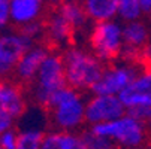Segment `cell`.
<instances>
[{
    "instance_id": "1",
    "label": "cell",
    "mask_w": 151,
    "mask_h": 149,
    "mask_svg": "<svg viewBox=\"0 0 151 149\" xmlns=\"http://www.w3.org/2000/svg\"><path fill=\"white\" fill-rule=\"evenodd\" d=\"M68 87L76 91H91L103 75L105 64L91 52L79 46H69L63 54Z\"/></svg>"
},
{
    "instance_id": "2",
    "label": "cell",
    "mask_w": 151,
    "mask_h": 149,
    "mask_svg": "<svg viewBox=\"0 0 151 149\" xmlns=\"http://www.w3.org/2000/svg\"><path fill=\"white\" fill-rule=\"evenodd\" d=\"M85 108H87V98L84 97V94L66 87L54 97L47 111L54 130L78 133L81 127L87 124Z\"/></svg>"
},
{
    "instance_id": "3",
    "label": "cell",
    "mask_w": 151,
    "mask_h": 149,
    "mask_svg": "<svg viewBox=\"0 0 151 149\" xmlns=\"http://www.w3.org/2000/svg\"><path fill=\"white\" fill-rule=\"evenodd\" d=\"M68 87L63 55L50 52L32 83V97L36 104L48 109L54 97Z\"/></svg>"
},
{
    "instance_id": "4",
    "label": "cell",
    "mask_w": 151,
    "mask_h": 149,
    "mask_svg": "<svg viewBox=\"0 0 151 149\" xmlns=\"http://www.w3.org/2000/svg\"><path fill=\"white\" fill-rule=\"evenodd\" d=\"M90 51L103 63H112L121 57L124 49L123 24L117 19L93 24L88 34Z\"/></svg>"
},
{
    "instance_id": "5",
    "label": "cell",
    "mask_w": 151,
    "mask_h": 149,
    "mask_svg": "<svg viewBox=\"0 0 151 149\" xmlns=\"http://www.w3.org/2000/svg\"><path fill=\"white\" fill-rule=\"evenodd\" d=\"M88 128L99 136L108 137L123 149L139 148L147 139V125H144L139 119L129 113L115 121L93 125Z\"/></svg>"
},
{
    "instance_id": "6",
    "label": "cell",
    "mask_w": 151,
    "mask_h": 149,
    "mask_svg": "<svg viewBox=\"0 0 151 149\" xmlns=\"http://www.w3.org/2000/svg\"><path fill=\"white\" fill-rule=\"evenodd\" d=\"M142 69L138 67L135 63L129 61H117L111 66H106L102 78L90 91L91 94L102 96H118L133 82V79L139 75Z\"/></svg>"
},
{
    "instance_id": "7",
    "label": "cell",
    "mask_w": 151,
    "mask_h": 149,
    "mask_svg": "<svg viewBox=\"0 0 151 149\" xmlns=\"http://www.w3.org/2000/svg\"><path fill=\"white\" fill-rule=\"evenodd\" d=\"M33 45L36 43H33L19 30L0 34V79L5 81L15 73L21 57Z\"/></svg>"
},
{
    "instance_id": "8",
    "label": "cell",
    "mask_w": 151,
    "mask_h": 149,
    "mask_svg": "<svg viewBox=\"0 0 151 149\" xmlns=\"http://www.w3.org/2000/svg\"><path fill=\"white\" fill-rule=\"evenodd\" d=\"M127 113L126 106L118 96L91 94L87 98L85 108V122L90 127L115 121Z\"/></svg>"
},
{
    "instance_id": "9",
    "label": "cell",
    "mask_w": 151,
    "mask_h": 149,
    "mask_svg": "<svg viewBox=\"0 0 151 149\" xmlns=\"http://www.w3.org/2000/svg\"><path fill=\"white\" fill-rule=\"evenodd\" d=\"M127 111L151 108V69H142L133 82L120 94Z\"/></svg>"
},
{
    "instance_id": "10",
    "label": "cell",
    "mask_w": 151,
    "mask_h": 149,
    "mask_svg": "<svg viewBox=\"0 0 151 149\" xmlns=\"http://www.w3.org/2000/svg\"><path fill=\"white\" fill-rule=\"evenodd\" d=\"M50 49L45 45H33L23 57H21L19 63L17 64L15 69V79L21 83H33L36 79L39 69L42 66V63L45 61V58L50 55Z\"/></svg>"
},
{
    "instance_id": "11",
    "label": "cell",
    "mask_w": 151,
    "mask_h": 149,
    "mask_svg": "<svg viewBox=\"0 0 151 149\" xmlns=\"http://www.w3.org/2000/svg\"><path fill=\"white\" fill-rule=\"evenodd\" d=\"M12 26L23 29L32 23L40 21L45 12V0H9Z\"/></svg>"
},
{
    "instance_id": "12",
    "label": "cell",
    "mask_w": 151,
    "mask_h": 149,
    "mask_svg": "<svg viewBox=\"0 0 151 149\" xmlns=\"http://www.w3.org/2000/svg\"><path fill=\"white\" fill-rule=\"evenodd\" d=\"M0 108L12 115L15 119H19L29 108L26 94L17 82L2 81L0 83Z\"/></svg>"
},
{
    "instance_id": "13",
    "label": "cell",
    "mask_w": 151,
    "mask_h": 149,
    "mask_svg": "<svg viewBox=\"0 0 151 149\" xmlns=\"http://www.w3.org/2000/svg\"><path fill=\"white\" fill-rule=\"evenodd\" d=\"M75 36V30L72 26L64 19L60 12L55 9L51 12L45 21V37L52 46L58 48H68Z\"/></svg>"
},
{
    "instance_id": "14",
    "label": "cell",
    "mask_w": 151,
    "mask_h": 149,
    "mask_svg": "<svg viewBox=\"0 0 151 149\" xmlns=\"http://www.w3.org/2000/svg\"><path fill=\"white\" fill-rule=\"evenodd\" d=\"M81 2L93 24L112 21L118 16L120 0H81Z\"/></svg>"
},
{
    "instance_id": "15",
    "label": "cell",
    "mask_w": 151,
    "mask_h": 149,
    "mask_svg": "<svg viewBox=\"0 0 151 149\" xmlns=\"http://www.w3.org/2000/svg\"><path fill=\"white\" fill-rule=\"evenodd\" d=\"M40 149H87L79 133L51 130L44 136Z\"/></svg>"
},
{
    "instance_id": "16",
    "label": "cell",
    "mask_w": 151,
    "mask_h": 149,
    "mask_svg": "<svg viewBox=\"0 0 151 149\" xmlns=\"http://www.w3.org/2000/svg\"><path fill=\"white\" fill-rule=\"evenodd\" d=\"M57 11L72 26L75 31L84 30L87 27V23L90 21L87 12L82 6V2H79V0H61Z\"/></svg>"
},
{
    "instance_id": "17",
    "label": "cell",
    "mask_w": 151,
    "mask_h": 149,
    "mask_svg": "<svg viewBox=\"0 0 151 149\" xmlns=\"http://www.w3.org/2000/svg\"><path fill=\"white\" fill-rule=\"evenodd\" d=\"M19 121H21L19 130H37L42 133H48L47 127L51 125L48 111L39 104L29 106L23 116L19 118Z\"/></svg>"
},
{
    "instance_id": "18",
    "label": "cell",
    "mask_w": 151,
    "mask_h": 149,
    "mask_svg": "<svg viewBox=\"0 0 151 149\" xmlns=\"http://www.w3.org/2000/svg\"><path fill=\"white\" fill-rule=\"evenodd\" d=\"M124 46L139 51L148 40V29L141 21H132L123 26Z\"/></svg>"
},
{
    "instance_id": "19",
    "label": "cell",
    "mask_w": 151,
    "mask_h": 149,
    "mask_svg": "<svg viewBox=\"0 0 151 149\" xmlns=\"http://www.w3.org/2000/svg\"><path fill=\"white\" fill-rule=\"evenodd\" d=\"M142 15L141 9V0H120L118 5V18L123 23H132V21H139V16Z\"/></svg>"
},
{
    "instance_id": "20",
    "label": "cell",
    "mask_w": 151,
    "mask_h": 149,
    "mask_svg": "<svg viewBox=\"0 0 151 149\" xmlns=\"http://www.w3.org/2000/svg\"><path fill=\"white\" fill-rule=\"evenodd\" d=\"M82 136V140H84V145L87 149H118V146L109 140L108 137H103V136H99L96 133H93L90 128L85 130L81 133Z\"/></svg>"
},
{
    "instance_id": "21",
    "label": "cell",
    "mask_w": 151,
    "mask_h": 149,
    "mask_svg": "<svg viewBox=\"0 0 151 149\" xmlns=\"http://www.w3.org/2000/svg\"><path fill=\"white\" fill-rule=\"evenodd\" d=\"M47 133L37 130H19V142L17 149H40Z\"/></svg>"
},
{
    "instance_id": "22",
    "label": "cell",
    "mask_w": 151,
    "mask_h": 149,
    "mask_svg": "<svg viewBox=\"0 0 151 149\" xmlns=\"http://www.w3.org/2000/svg\"><path fill=\"white\" fill-rule=\"evenodd\" d=\"M19 31L23 33L26 37H29L33 43H36V40L42 36H45V23H40V21H36V23H32L23 29H19Z\"/></svg>"
},
{
    "instance_id": "23",
    "label": "cell",
    "mask_w": 151,
    "mask_h": 149,
    "mask_svg": "<svg viewBox=\"0 0 151 149\" xmlns=\"http://www.w3.org/2000/svg\"><path fill=\"white\" fill-rule=\"evenodd\" d=\"M19 142V130L11 128L0 136V146L2 149H17Z\"/></svg>"
},
{
    "instance_id": "24",
    "label": "cell",
    "mask_w": 151,
    "mask_h": 149,
    "mask_svg": "<svg viewBox=\"0 0 151 149\" xmlns=\"http://www.w3.org/2000/svg\"><path fill=\"white\" fill-rule=\"evenodd\" d=\"M11 24H12V19H11L9 0H0V34L6 33Z\"/></svg>"
},
{
    "instance_id": "25",
    "label": "cell",
    "mask_w": 151,
    "mask_h": 149,
    "mask_svg": "<svg viewBox=\"0 0 151 149\" xmlns=\"http://www.w3.org/2000/svg\"><path fill=\"white\" fill-rule=\"evenodd\" d=\"M129 115L135 116L136 119H139L144 125H151V108H136L132 111H127Z\"/></svg>"
},
{
    "instance_id": "26",
    "label": "cell",
    "mask_w": 151,
    "mask_h": 149,
    "mask_svg": "<svg viewBox=\"0 0 151 149\" xmlns=\"http://www.w3.org/2000/svg\"><path fill=\"white\" fill-rule=\"evenodd\" d=\"M15 118L12 115H9L6 111H3L0 108V136H2L5 131L14 128V124H15Z\"/></svg>"
},
{
    "instance_id": "27",
    "label": "cell",
    "mask_w": 151,
    "mask_h": 149,
    "mask_svg": "<svg viewBox=\"0 0 151 149\" xmlns=\"http://www.w3.org/2000/svg\"><path fill=\"white\" fill-rule=\"evenodd\" d=\"M142 14H151V0H141Z\"/></svg>"
},
{
    "instance_id": "28",
    "label": "cell",
    "mask_w": 151,
    "mask_h": 149,
    "mask_svg": "<svg viewBox=\"0 0 151 149\" xmlns=\"http://www.w3.org/2000/svg\"><path fill=\"white\" fill-rule=\"evenodd\" d=\"M132 149H145V148H142V146H139V148H132Z\"/></svg>"
},
{
    "instance_id": "29",
    "label": "cell",
    "mask_w": 151,
    "mask_h": 149,
    "mask_svg": "<svg viewBox=\"0 0 151 149\" xmlns=\"http://www.w3.org/2000/svg\"><path fill=\"white\" fill-rule=\"evenodd\" d=\"M0 83H2V79H0Z\"/></svg>"
},
{
    "instance_id": "30",
    "label": "cell",
    "mask_w": 151,
    "mask_h": 149,
    "mask_svg": "<svg viewBox=\"0 0 151 149\" xmlns=\"http://www.w3.org/2000/svg\"><path fill=\"white\" fill-rule=\"evenodd\" d=\"M0 149H2V146H0Z\"/></svg>"
}]
</instances>
